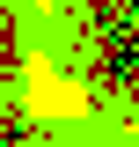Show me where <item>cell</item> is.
Wrapping results in <instances>:
<instances>
[{
    "mask_svg": "<svg viewBox=\"0 0 139 147\" xmlns=\"http://www.w3.org/2000/svg\"><path fill=\"white\" fill-rule=\"evenodd\" d=\"M37 81L81 147H139V0H37Z\"/></svg>",
    "mask_w": 139,
    "mask_h": 147,
    "instance_id": "obj_1",
    "label": "cell"
}]
</instances>
